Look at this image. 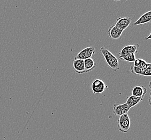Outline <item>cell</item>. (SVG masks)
Segmentation results:
<instances>
[{
  "instance_id": "6da1fadb",
  "label": "cell",
  "mask_w": 151,
  "mask_h": 140,
  "mask_svg": "<svg viewBox=\"0 0 151 140\" xmlns=\"http://www.w3.org/2000/svg\"><path fill=\"white\" fill-rule=\"evenodd\" d=\"M100 52L105 58L108 66L114 71H117L119 70V61L115 55H114L110 51L108 50L105 47H101Z\"/></svg>"
},
{
  "instance_id": "7a4b0ae2",
  "label": "cell",
  "mask_w": 151,
  "mask_h": 140,
  "mask_svg": "<svg viewBox=\"0 0 151 140\" xmlns=\"http://www.w3.org/2000/svg\"><path fill=\"white\" fill-rule=\"evenodd\" d=\"M131 121L130 117L127 114H124L119 116L118 120V128L119 131L127 133L130 128Z\"/></svg>"
},
{
  "instance_id": "3957f363",
  "label": "cell",
  "mask_w": 151,
  "mask_h": 140,
  "mask_svg": "<svg viewBox=\"0 0 151 140\" xmlns=\"http://www.w3.org/2000/svg\"><path fill=\"white\" fill-rule=\"evenodd\" d=\"M107 88L108 86L106 85L105 82L99 79L94 80L91 85V88L93 93L96 94L103 93Z\"/></svg>"
},
{
  "instance_id": "277c9868",
  "label": "cell",
  "mask_w": 151,
  "mask_h": 140,
  "mask_svg": "<svg viewBox=\"0 0 151 140\" xmlns=\"http://www.w3.org/2000/svg\"><path fill=\"white\" fill-rule=\"evenodd\" d=\"M96 49L94 47H87L81 50L77 55L75 59H81L84 61L87 59L92 58L95 53Z\"/></svg>"
},
{
  "instance_id": "5b68a950",
  "label": "cell",
  "mask_w": 151,
  "mask_h": 140,
  "mask_svg": "<svg viewBox=\"0 0 151 140\" xmlns=\"http://www.w3.org/2000/svg\"><path fill=\"white\" fill-rule=\"evenodd\" d=\"M132 19L129 17H121L116 20L115 26L122 31L126 29L131 24Z\"/></svg>"
},
{
  "instance_id": "8992f818",
  "label": "cell",
  "mask_w": 151,
  "mask_h": 140,
  "mask_svg": "<svg viewBox=\"0 0 151 140\" xmlns=\"http://www.w3.org/2000/svg\"><path fill=\"white\" fill-rule=\"evenodd\" d=\"M130 108L126 102L122 104H114L113 107V113L116 116H121L124 114H127Z\"/></svg>"
},
{
  "instance_id": "52a82bcc",
  "label": "cell",
  "mask_w": 151,
  "mask_h": 140,
  "mask_svg": "<svg viewBox=\"0 0 151 140\" xmlns=\"http://www.w3.org/2000/svg\"><path fill=\"white\" fill-rule=\"evenodd\" d=\"M73 69L78 74L85 73L84 61L81 59H73Z\"/></svg>"
},
{
  "instance_id": "ba28073f",
  "label": "cell",
  "mask_w": 151,
  "mask_h": 140,
  "mask_svg": "<svg viewBox=\"0 0 151 140\" xmlns=\"http://www.w3.org/2000/svg\"><path fill=\"white\" fill-rule=\"evenodd\" d=\"M123 31L117 28L115 25L111 26L108 30V34L110 38L113 39H119Z\"/></svg>"
},
{
  "instance_id": "9c48e42d",
  "label": "cell",
  "mask_w": 151,
  "mask_h": 140,
  "mask_svg": "<svg viewBox=\"0 0 151 140\" xmlns=\"http://www.w3.org/2000/svg\"><path fill=\"white\" fill-rule=\"evenodd\" d=\"M139 45L138 44L134 45H130L124 47L122 50H121L119 53V58L121 57L123 55H125V54L129 53H134L136 54L137 52V49L139 47Z\"/></svg>"
},
{
  "instance_id": "30bf717a",
  "label": "cell",
  "mask_w": 151,
  "mask_h": 140,
  "mask_svg": "<svg viewBox=\"0 0 151 140\" xmlns=\"http://www.w3.org/2000/svg\"><path fill=\"white\" fill-rule=\"evenodd\" d=\"M151 20V11H148L142 15L134 23V26L144 24L150 22Z\"/></svg>"
},
{
  "instance_id": "8fae6325",
  "label": "cell",
  "mask_w": 151,
  "mask_h": 140,
  "mask_svg": "<svg viewBox=\"0 0 151 140\" xmlns=\"http://www.w3.org/2000/svg\"><path fill=\"white\" fill-rule=\"evenodd\" d=\"M147 93V89L144 86H136L132 90V96L137 97L144 96Z\"/></svg>"
},
{
  "instance_id": "7c38bea8",
  "label": "cell",
  "mask_w": 151,
  "mask_h": 140,
  "mask_svg": "<svg viewBox=\"0 0 151 140\" xmlns=\"http://www.w3.org/2000/svg\"><path fill=\"white\" fill-rule=\"evenodd\" d=\"M144 96H142V97H137V96H129L127 100L126 104L129 106V107L131 108L133 107L134 106L138 105L140 101H142Z\"/></svg>"
},
{
  "instance_id": "4fadbf2b",
  "label": "cell",
  "mask_w": 151,
  "mask_h": 140,
  "mask_svg": "<svg viewBox=\"0 0 151 140\" xmlns=\"http://www.w3.org/2000/svg\"><path fill=\"white\" fill-rule=\"evenodd\" d=\"M84 61L85 73L90 72L96 67V63L92 58L85 59Z\"/></svg>"
},
{
  "instance_id": "5bb4252c",
  "label": "cell",
  "mask_w": 151,
  "mask_h": 140,
  "mask_svg": "<svg viewBox=\"0 0 151 140\" xmlns=\"http://www.w3.org/2000/svg\"><path fill=\"white\" fill-rule=\"evenodd\" d=\"M151 63H148L144 67H136L132 65L130 67V72L134 74L140 75L142 73V72L145 70L147 67H148L149 66H151Z\"/></svg>"
},
{
  "instance_id": "9a60e30c",
  "label": "cell",
  "mask_w": 151,
  "mask_h": 140,
  "mask_svg": "<svg viewBox=\"0 0 151 140\" xmlns=\"http://www.w3.org/2000/svg\"><path fill=\"white\" fill-rule=\"evenodd\" d=\"M119 58L123 61L130 62V63H134L136 59L135 54L134 53H129L125 54V55H123L121 57H119Z\"/></svg>"
},
{
  "instance_id": "2e32d148",
  "label": "cell",
  "mask_w": 151,
  "mask_h": 140,
  "mask_svg": "<svg viewBox=\"0 0 151 140\" xmlns=\"http://www.w3.org/2000/svg\"><path fill=\"white\" fill-rule=\"evenodd\" d=\"M147 63H147L145 60L142 59H136V60L134 62L133 65L138 67H144L145 66Z\"/></svg>"
},
{
  "instance_id": "e0dca14e",
  "label": "cell",
  "mask_w": 151,
  "mask_h": 140,
  "mask_svg": "<svg viewBox=\"0 0 151 140\" xmlns=\"http://www.w3.org/2000/svg\"><path fill=\"white\" fill-rule=\"evenodd\" d=\"M140 76H145V77H151V65L147 67L144 70Z\"/></svg>"
},
{
  "instance_id": "ac0fdd59",
  "label": "cell",
  "mask_w": 151,
  "mask_h": 140,
  "mask_svg": "<svg viewBox=\"0 0 151 140\" xmlns=\"http://www.w3.org/2000/svg\"><path fill=\"white\" fill-rule=\"evenodd\" d=\"M151 34L150 33V35H148V37H145V41H146V40H148V39H151Z\"/></svg>"
}]
</instances>
